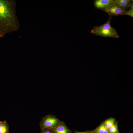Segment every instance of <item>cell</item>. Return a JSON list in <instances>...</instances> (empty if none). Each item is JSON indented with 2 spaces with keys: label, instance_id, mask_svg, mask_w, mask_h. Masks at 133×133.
Masks as SVG:
<instances>
[{
  "label": "cell",
  "instance_id": "1",
  "mask_svg": "<svg viewBox=\"0 0 133 133\" xmlns=\"http://www.w3.org/2000/svg\"><path fill=\"white\" fill-rule=\"evenodd\" d=\"M14 0H0V37L17 31L20 27Z\"/></svg>",
  "mask_w": 133,
  "mask_h": 133
},
{
  "label": "cell",
  "instance_id": "2",
  "mask_svg": "<svg viewBox=\"0 0 133 133\" xmlns=\"http://www.w3.org/2000/svg\"><path fill=\"white\" fill-rule=\"evenodd\" d=\"M111 18L109 17L108 21L99 26H95L91 31V33L104 37L118 38L119 36L116 30L111 25Z\"/></svg>",
  "mask_w": 133,
  "mask_h": 133
},
{
  "label": "cell",
  "instance_id": "3",
  "mask_svg": "<svg viewBox=\"0 0 133 133\" xmlns=\"http://www.w3.org/2000/svg\"><path fill=\"white\" fill-rule=\"evenodd\" d=\"M61 121L55 116L50 114L46 115L42 118L39 126L41 130L48 129L52 130Z\"/></svg>",
  "mask_w": 133,
  "mask_h": 133
},
{
  "label": "cell",
  "instance_id": "4",
  "mask_svg": "<svg viewBox=\"0 0 133 133\" xmlns=\"http://www.w3.org/2000/svg\"><path fill=\"white\" fill-rule=\"evenodd\" d=\"M103 10L110 16L125 15L126 11L124 8L116 3L112 4Z\"/></svg>",
  "mask_w": 133,
  "mask_h": 133
},
{
  "label": "cell",
  "instance_id": "5",
  "mask_svg": "<svg viewBox=\"0 0 133 133\" xmlns=\"http://www.w3.org/2000/svg\"><path fill=\"white\" fill-rule=\"evenodd\" d=\"M116 2V0H96L94 1V4L96 8L103 10Z\"/></svg>",
  "mask_w": 133,
  "mask_h": 133
},
{
  "label": "cell",
  "instance_id": "6",
  "mask_svg": "<svg viewBox=\"0 0 133 133\" xmlns=\"http://www.w3.org/2000/svg\"><path fill=\"white\" fill-rule=\"evenodd\" d=\"M51 130L52 133H71V132L63 121H61L59 124Z\"/></svg>",
  "mask_w": 133,
  "mask_h": 133
},
{
  "label": "cell",
  "instance_id": "7",
  "mask_svg": "<svg viewBox=\"0 0 133 133\" xmlns=\"http://www.w3.org/2000/svg\"><path fill=\"white\" fill-rule=\"evenodd\" d=\"M9 125L6 120L0 121V133H9Z\"/></svg>",
  "mask_w": 133,
  "mask_h": 133
},
{
  "label": "cell",
  "instance_id": "8",
  "mask_svg": "<svg viewBox=\"0 0 133 133\" xmlns=\"http://www.w3.org/2000/svg\"><path fill=\"white\" fill-rule=\"evenodd\" d=\"M93 132V133H109V129L106 127L104 123L100 125Z\"/></svg>",
  "mask_w": 133,
  "mask_h": 133
},
{
  "label": "cell",
  "instance_id": "9",
  "mask_svg": "<svg viewBox=\"0 0 133 133\" xmlns=\"http://www.w3.org/2000/svg\"><path fill=\"white\" fill-rule=\"evenodd\" d=\"M116 3L125 9L130 7L131 3H128L124 2L123 0H116Z\"/></svg>",
  "mask_w": 133,
  "mask_h": 133
},
{
  "label": "cell",
  "instance_id": "10",
  "mask_svg": "<svg viewBox=\"0 0 133 133\" xmlns=\"http://www.w3.org/2000/svg\"><path fill=\"white\" fill-rule=\"evenodd\" d=\"M115 120L113 118H109L106 120L104 123L106 127L109 129V128L114 123Z\"/></svg>",
  "mask_w": 133,
  "mask_h": 133
},
{
  "label": "cell",
  "instance_id": "11",
  "mask_svg": "<svg viewBox=\"0 0 133 133\" xmlns=\"http://www.w3.org/2000/svg\"><path fill=\"white\" fill-rule=\"evenodd\" d=\"M109 130V133H117L118 132L117 123H114Z\"/></svg>",
  "mask_w": 133,
  "mask_h": 133
},
{
  "label": "cell",
  "instance_id": "12",
  "mask_svg": "<svg viewBox=\"0 0 133 133\" xmlns=\"http://www.w3.org/2000/svg\"><path fill=\"white\" fill-rule=\"evenodd\" d=\"M125 15L133 17V10L130 9L128 11H126Z\"/></svg>",
  "mask_w": 133,
  "mask_h": 133
},
{
  "label": "cell",
  "instance_id": "13",
  "mask_svg": "<svg viewBox=\"0 0 133 133\" xmlns=\"http://www.w3.org/2000/svg\"><path fill=\"white\" fill-rule=\"evenodd\" d=\"M41 133H52L51 130L48 129H44L41 130Z\"/></svg>",
  "mask_w": 133,
  "mask_h": 133
},
{
  "label": "cell",
  "instance_id": "14",
  "mask_svg": "<svg viewBox=\"0 0 133 133\" xmlns=\"http://www.w3.org/2000/svg\"><path fill=\"white\" fill-rule=\"evenodd\" d=\"M74 133H90L89 132H79L76 131L74 132Z\"/></svg>",
  "mask_w": 133,
  "mask_h": 133
}]
</instances>
